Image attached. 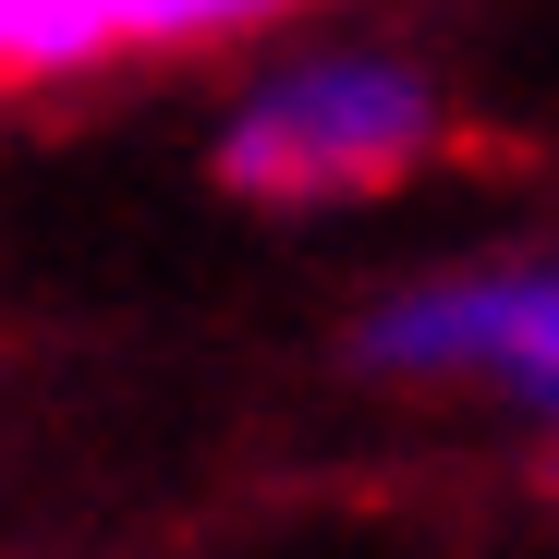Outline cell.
Listing matches in <instances>:
<instances>
[{
  "instance_id": "3",
  "label": "cell",
  "mask_w": 559,
  "mask_h": 559,
  "mask_svg": "<svg viewBox=\"0 0 559 559\" xmlns=\"http://www.w3.org/2000/svg\"><path fill=\"white\" fill-rule=\"evenodd\" d=\"M110 0H0V61L13 73H49V61H85V49H110Z\"/></svg>"
},
{
  "instance_id": "1",
  "label": "cell",
  "mask_w": 559,
  "mask_h": 559,
  "mask_svg": "<svg viewBox=\"0 0 559 559\" xmlns=\"http://www.w3.org/2000/svg\"><path fill=\"white\" fill-rule=\"evenodd\" d=\"M426 146H438L426 85H402L378 61H341V73L280 85L267 110H243L219 170L243 182V195H365V182H402Z\"/></svg>"
},
{
  "instance_id": "2",
  "label": "cell",
  "mask_w": 559,
  "mask_h": 559,
  "mask_svg": "<svg viewBox=\"0 0 559 559\" xmlns=\"http://www.w3.org/2000/svg\"><path fill=\"white\" fill-rule=\"evenodd\" d=\"M390 365H450V353H487L511 365L523 390L559 402V267L547 280H487V293H438V305H402L378 329Z\"/></svg>"
},
{
  "instance_id": "4",
  "label": "cell",
  "mask_w": 559,
  "mask_h": 559,
  "mask_svg": "<svg viewBox=\"0 0 559 559\" xmlns=\"http://www.w3.org/2000/svg\"><path fill=\"white\" fill-rule=\"evenodd\" d=\"M0 73H13V61H0Z\"/></svg>"
}]
</instances>
